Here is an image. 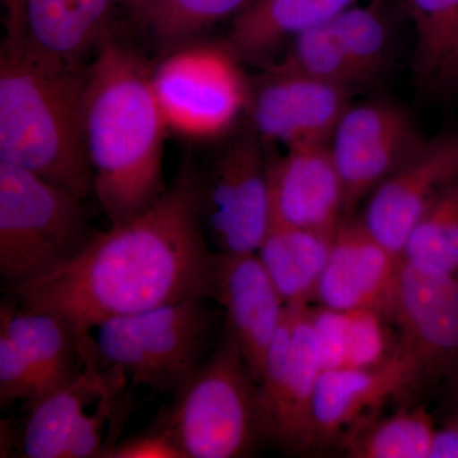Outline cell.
I'll list each match as a JSON object with an SVG mask.
<instances>
[{
	"label": "cell",
	"instance_id": "cell-1",
	"mask_svg": "<svg viewBox=\"0 0 458 458\" xmlns=\"http://www.w3.org/2000/svg\"><path fill=\"white\" fill-rule=\"evenodd\" d=\"M200 179L186 157L155 204L98 232L65 267L8 291L12 298L59 316L84 349L108 318L189 298L216 301V251L201 222Z\"/></svg>",
	"mask_w": 458,
	"mask_h": 458
},
{
	"label": "cell",
	"instance_id": "cell-2",
	"mask_svg": "<svg viewBox=\"0 0 458 458\" xmlns=\"http://www.w3.org/2000/svg\"><path fill=\"white\" fill-rule=\"evenodd\" d=\"M152 66L110 36L87 66L83 126L93 189L111 225L144 212L164 194L167 123Z\"/></svg>",
	"mask_w": 458,
	"mask_h": 458
},
{
	"label": "cell",
	"instance_id": "cell-3",
	"mask_svg": "<svg viewBox=\"0 0 458 458\" xmlns=\"http://www.w3.org/2000/svg\"><path fill=\"white\" fill-rule=\"evenodd\" d=\"M87 66L44 55L22 38H5L0 53V161L81 200L95 195L84 140Z\"/></svg>",
	"mask_w": 458,
	"mask_h": 458
},
{
	"label": "cell",
	"instance_id": "cell-4",
	"mask_svg": "<svg viewBox=\"0 0 458 458\" xmlns=\"http://www.w3.org/2000/svg\"><path fill=\"white\" fill-rule=\"evenodd\" d=\"M212 301L189 298L106 319L92 336L98 361L122 366L134 385L176 396L221 339L225 313Z\"/></svg>",
	"mask_w": 458,
	"mask_h": 458
},
{
	"label": "cell",
	"instance_id": "cell-5",
	"mask_svg": "<svg viewBox=\"0 0 458 458\" xmlns=\"http://www.w3.org/2000/svg\"><path fill=\"white\" fill-rule=\"evenodd\" d=\"M82 201L20 165L0 161V276L8 291L78 258L98 233Z\"/></svg>",
	"mask_w": 458,
	"mask_h": 458
},
{
	"label": "cell",
	"instance_id": "cell-6",
	"mask_svg": "<svg viewBox=\"0 0 458 458\" xmlns=\"http://www.w3.org/2000/svg\"><path fill=\"white\" fill-rule=\"evenodd\" d=\"M157 424L185 458H241L254 452L261 439L258 382L227 328Z\"/></svg>",
	"mask_w": 458,
	"mask_h": 458
},
{
	"label": "cell",
	"instance_id": "cell-7",
	"mask_svg": "<svg viewBox=\"0 0 458 458\" xmlns=\"http://www.w3.org/2000/svg\"><path fill=\"white\" fill-rule=\"evenodd\" d=\"M241 62L225 44L199 40L162 55L152 71L168 131L209 140L231 131L249 106Z\"/></svg>",
	"mask_w": 458,
	"mask_h": 458
},
{
	"label": "cell",
	"instance_id": "cell-8",
	"mask_svg": "<svg viewBox=\"0 0 458 458\" xmlns=\"http://www.w3.org/2000/svg\"><path fill=\"white\" fill-rule=\"evenodd\" d=\"M322 369L311 307L286 304L258 382L261 439L289 454L318 447L313 397Z\"/></svg>",
	"mask_w": 458,
	"mask_h": 458
},
{
	"label": "cell",
	"instance_id": "cell-9",
	"mask_svg": "<svg viewBox=\"0 0 458 458\" xmlns=\"http://www.w3.org/2000/svg\"><path fill=\"white\" fill-rule=\"evenodd\" d=\"M252 129L201 171L200 216L208 242L223 254H258L271 225L269 159Z\"/></svg>",
	"mask_w": 458,
	"mask_h": 458
},
{
	"label": "cell",
	"instance_id": "cell-10",
	"mask_svg": "<svg viewBox=\"0 0 458 458\" xmlns=\"http://www.w3.org/2000/svg\"><path fill=\"white\" fill-rule=\"evenodd\" d=\"M424 143L403 108L386 102L349 105L330 141L345 218Z\"/></svg>",
	"mask_w": 458,
	"mask_h": 458
},
{
	"label": "cell",
	"instance_id": "cell-11",
	"mask_svg": "<svg viewBox=\"0 0 458 458\" xmlns=\"http://www.w3.org/2000/svg\"><path fill=\"white\" fill-rule=\"evenodd\" d=\"M250 89L252 129L262 141L286 148L330 144L349 92L304 74L285 60L267 66Z\"/></svg>",
	"mask_w": 458,
	"mask_h": 458
},
{
	"label": "cell",
	"instance_id": "cell-12",
	"mask_svg": "<svg viewBox=\"0 0 458 458\" xmlns=\"http://www.w3.org/2000/svg\"><path fill=\"white\" fill-rule=\"evenodd\" d=\"M457 180L458 135L426 141L367 198L361 225L401 256L410 232Z\"/></svg>",
	"mask_w": 458,
	"mask_h": 458
},
{
	"label": "cell",
	"instance_id": "cell-13",
	"mask_svg": "<svg viewBox=\"0 0 458 458\" xmlns=\"http://www.w3.org/2000/svg\"><path fill=\"white\" fill-rule=\"evenodd\" d=\"M424 376L418 358L401 345L376 366L322 369L313 397L318 447L345 441L373 420V412L408 393Z\"/></svg>",
	"mask_w": 458,
	"mask_h": 458
},
{
	"label": "cell",
	"instance_id": "cell-14",
	"mask_svg": "<svg viewBox=\"0 0 458 458\" xmlns=\"http://www.w3.org/2000/svg\"><path fill=\"white\" fill-rule=\"evenodd\" d=\"M426 375L458 354V278L401 259L387 313Z\"/></svg>",
	"mask_w": 458,
	"mask_h": 458
},
{
	"label": "cell",
	"instance_id": "cell-15",
	"mask_svg": "<svg viewBox=\"0 0 458 458\" xmlns=\"http://www.w3.org/2000/svg\"><path fill=\"white\" fill-rule=\"evenodd\" d=\"M401 256L379 243L360 219L336 229L315 300L333 311H376L387 316Z\"/></svg>",
	"mask_w": 458,
	"mask_h": 458
},
{
	"label": "cell",
	"instance_id": "cell-16",
	"mask_svg": "<svg viewBox=\"0 0 458 458\" xmlns=\"http://www.w3.org/2000/svg\"><path fill=\"white\" fill-rule=\"evenodd\" d=\"M269 181L271 219L335 236L345 213L330 144L286 148L269 159Z\"/></svg>",
	"mask_w": 458,
	"mask_h": 458
},
{
	"label": "cell",
	"instance_id": "cell-17",
	"mask_svg": "<svg viewBox=\"0 0 458 458\" xmlns=\"http://www.w3.org/2000/svg\"><path fill=\"white\" fill-rule=\"evenodd\" d=\"M216 302L225 313V327L236 337L259 382L286 304L258 254L216 251Z\"/></svg>",
	"mask_w": 458,
	"mask_h": 458
},
{
	"label": "cell",
	"instance_id": "cell-18",
	"mask_svg": "<svg viewBox=\"0 0 458 458\" xmlns=\"http://www.w3.org/2000/svg\"><path fill=\"white\" fill-rule=\"evenodd\" d=\"M122 366H101L93 337L86 344V363L80 375L29 405L18 438L20 456L65 458L72 439L108 388L126 378Z\"/></svg>",
	"mask_w": 458,
	"mask_h": 458
},
{
	"label": "cell",
	"instance_id": "cell-19",
	"mask_svg": "<svg viewBox=\"0 0 458 458\" xmlns=\"http://www.w3.org/2000/svg\"><path fill=\"white\" fill-rule=\"evenodd\" d=\"M123 0H26L22 40L44 55L87 66L114 33Z\"/></svg>",
	"mask_w": 458,
	"mask_h": 458
},
{
	"label": "cell",
	"instance_id": "cell-20",
	"mask_svg": "<svg viewBox=\"0 0 458 458\" xmlns=\"http://www.w3.org/2000/svg\"><path fill=\"white\" fill-rule=\"evenodd\" d=\"M366 0H254L232 20L223 44L240 62L267 68L295 36Z\"/></svg>",
	"mask_w": 458,
	"mask_h": 458
},
{
	"label": "cell",
	"instance_id": "cell-21",
	"mask_svg": "<svg viewBox=\"0 0 458 458\" xmlns=\"http://www.w3.org/2000/svg\"><path fill=\"white\" fill-rule=\"evenodd\" d=\"M0 331L13 340L31 364L38 378V400L71 382L86 363L82 344L59 316L49 311L21 306L12 298L2 303Z\"/></svg>",
	"mask_w": 458,
	"mask_h": 458
},
{
	"label": "cell",
	"instance_id": "cell-22",
	"mask_svg": "<svg viewBox=\"0 0 458 458\" xmlns=\"http://www.w3.org/2000/svg\"><path fill=\"white\" fill-rule=\"evenodd\" d=\"M333 240L334 236L271 219L258 256L285 304L315 300Z\"/></svg>",
	"mask_w": 458,
	"mask_h": 458
},
{
	"label": "cell",
	"instance_id": "cell-23",
	"mask_svg": "<svg viewBox=\"0 0 458 458\" xmlns=\"http://www.w3.org/2000/svg\"><path fill=\"white\" fill-rule=\"evenodd\" d=\"M417 36L419 84L445 93L458 87V0H401Z\"/></svg>",
	"mask_w": 458,
	"mask_h": 458
},
{
	"label": "cell",
	"instance_id": "cell-24",
	"mask_svg": "<svg viewBox=\"0 0 458 458\" xmlns=\"http://www.w3.org/2000/svg\"><path fill=\"white\" fill-rule=\"evenodd\" d=\"M385 318L376 311L312 310L324 369H363L393 355L399 346L391 349Z\"/></svg>",
	"mask_w": 458,
	"mask_h": 458
},
{
	"label": "cell",
	"instance_id": "cell-25",
	"mask_svg": "<svg viewBox=\"0 0 458 458\" xmlns=\"http://www.w3.org/2000/svg\"><path fill=\"white\" fill-rule=\"evenodd\" d=\"M434 432L429 412L414 408L370 421L348 437L342 447L352 458H429Z\"/></svg>",
	"mask_w": 458,
	"mask_h": 458
},
{
	"label": "cell",
	"instance_id": "cell-26",
	"mask_svg": "<svg viewBox=\"0 0 458 458\" xmlns=\"http://www.w3.org/2000/svg\"><path fill=\"white\" fill-rule=\"evenodd\" d=\"M254 0H162L141 30L149 33L161 55L203 40L204 33L236 18Z\"/></svg>",
	"mask_w": 458,
	"mask_h": 458
},
{
	"label": "cell",
	"instance_id": "cell-27",
	"mask_svg": "<svg viewBox=\"0 0 458 458\" xmlns=\"http://www.w3.org/2000/svg\"><path fill=\"white\" fill-rule=\"evenodd\" d=\"M364 82L384 72L390 57L391 31L382 0H366L327 21Z\"/></svg>",
	"mask_w": 458,
	"mask_h": 458
},
{
	"label": "cell",
	"instance_id": "cell-28",
	"mask_svg": "<svg viewBox=\"0 0 458 458\" xmlns=\"http://www.w3.org/2000/svg\"><path fill=\"white\" fill-rule=\"evenodd\" d=\"M401 258L458 278V180L410 232Z\"/></svg>",
	"mask_w": 458,
	"mask_h": 458
},
{
	"label": "cell",
	"instance_id": "cell-29",
	"mask_svg": "<svg viewBox=\"0 0 458 458\" xmlns=\"http://www.w3.org/2000/svg\"><path fill=\"white\" fill-rule=\"evenodd\" d=\"M283 60L304 74L349 90L366 83L327 22L295 36Z\"/></svg>",
	"mask_w": 458,
	"mask_h": 458
},
{
	"label": "cell",
	"instance_id": "cell-30",
	"mask_svg": "<svg viewBox=\"0 0 458 458\" xmlns=\"http://www.w3.org/2000/svg\"><path fill=\"white\" fill-rule=\"evenodd\" d=\"M38 399V378L31 364L13 340L0 331V403L23 400L31 405Z\"/></svg>",
	"mask_w": 458,
	"mask_h": 458
},
{
	"label": "cell",
	"instance_id": "cell-31",
	"mask_svg": "<svg viewBox=\"0 0 458 458\" xmlns=\"http://www.w3.org/2000/svg\"><path fill=\"white\" fill-rule=\"evenodd\" d=\"M110 457L185 458V454L172 438L171 434L164 427L155 423L148 432L117 443Z\"/></svg>",
	"mask_w": 458,
	"mask_h": 458
},
{
	"label": "cell",
	"instance_id": "cell-32",
	"mask_svg": "<svg viewBox=\"0 0 458 458\" xmlns=\"http://www.w3.org/2000/svg\"><path fill=\"white\" fill-rule=\"evenodd\" d=\"M429 458H458V417L434 432Z\"/></svg>",
	"mask_w": 458,
	"mask_h": 458
},
{
	"label": "cell",
	"instance_id": "cell-33",
	"mask_svg": "<svg viewBox=\"0 0 458 458\" xmlns=\"http://www.w3.org/2000/svg\"><path fill=\"white\" fill-rule=\"evenodd\" d=\"M26 0H2L4 9V26L9 40H21L22 38L23 8Z\"/></svg>",
	"mask_w": 458,
	"mask_h": 458
},
{
	"label": "cell",
	"instance_id": "cell-34",
	"mask_svg": "<svg viewBox=\"0 0 458 458\" xmlns=\"http://www.w3.org/2000/svg\"><path fill=\"white\" fill-rule=\"evenodd\" d=\"M161 2L162 0H123V7L132 25L141 29L153 9Z\"/></svg>",
	"mask_w": 458,
	"mask_h": 458
}]
</instances>
